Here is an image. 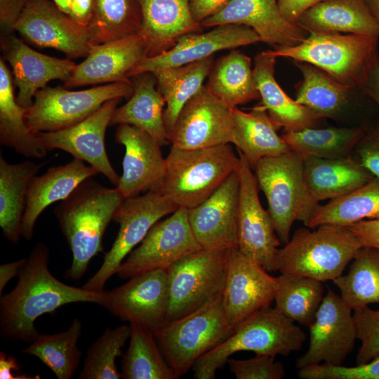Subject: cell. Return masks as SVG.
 <instances>
[{
    "label": "cell",
    "instance_id": "obj_54",
    "mask_svg": "<svg viewBox=\"0 0 379 379\" xmlns=\"http://www.w3.org/2000/svg\"><path fill=\"white\" fill-rule=\"evenodd\" d=\"M21 365L12 354L4 352H0V378L1 379H39V375H30L26 373H18Z\"/></svg>",
    "mask_w": 379,
    "mask_h": 379
},
{
    "label": "cell",
    "instance_id": "obj_28",
    "mask_svg": "<svg viewBox=\"0 0 379 379\" xmlns=\"http://www.w3.org/2000/svg\"><path fill=\"white\" fill-rule=\"evenodd\" d=\"M277 58L270 50L254 57L253 73L262 105L279 129L295 131L314 127L321 118L291 99L277 83L274 77Z\"/></svg>",
    "mask_w": 379,
    "mask_h": 379
},
{
    "label": "cell",
    "instance_id": "obj_19",
    "mask_svg": "<svg viewBox=\"0 0 379 379\" xmlns=\"http://www.w3.org/2000/svg\"><path fill=\"white\" fill-rule=\"evenodd\" d=\"M15 31L32 44L58 50L69 59L87 56L93 46L88 27L50 0H29Z\"/></svg>",
    "mask_w": 379,
    "mask_h": 379
},
{
    "label": "cell",
    "instance_id": "obj_9",
    "mask_svg": "<svg viewBox=\"0 0 379 379\" xmlns=\"http://www.w3.org/2000/svg\"><path fill=\"white\" fill-rule=\"evenodd\" d=\"M133 89V82L107 84L81 91L46 86L35 94L27 110L26 121L36 133L67 128L88 118L108 100L129 98Z\"/></svg>",
    "mask_w": 379,
    "mask_h": 379
},
{
    "label": "cell",
    "instance_id": "obj_10",
    "mask_svg": "<svg viewBox=\"0 0 379 379\" xmlns=\"http://www.w3.org/2000/svg\"><path fill=\"white\" fill-rule=\"evenodd\" d=\"M229 251L200 249L171 265L167 322L180 319L222 293Z\"/></svg>",
    "mask_w": 379,
    "mask_h": 379
},
{
    "label": "cell",
    "instance_id": "obj_12",
    "mask_svg": "<svg viewBox=\"0 0 379 379\" xmlns=\"http://www.w3.org/2000/svg\"><path fill=\"white\" fill-rule=\"evenodd\" d=\"M200 249L189 223L187 208L179 207L149 230L121 262L117 274L121 279H130L155 270H166Z\"/></svg>",
    "mask_w": 379,
    "mask_h": 379
},
{
    "label": "cell",
    "instance_id": "obj_31",
    "mask_svg": "<svg viewBox=\"0 0 379 379\" xmlns=\"http://www.w3.org/2000/svg\"><path fill=\"white\" fill-rule=\"evenodd\" d=\"M234 122V144L251 168L261 159L289 152V146L277 133L279 128L261 104L244 112L232 108Z\"/></svg>",
    "mask_w": 379,
    "mask_h": 379
},
{
    "label": "cell",
    "instance_id": "obj_18",
    "mask_svg": "<svg viewBox=\"0 0 379 379\" xmlns=\"http://www.w3.org/2000/svg\"><path fill=\"white\" fill-rule=\"evenodd\" d=\"M239 175L232 172L204 201L187 208L194 236L202 249L238 248Z\"/></svg>",
    "mask_w": 379,
    "mask_h": 379
},
{
    "label": "cell",
    "instance_id": "obj_1",
    "mask_svg": "<svg viewBox=\"0 0 379 379\" xmlns=\"http://www.w3.org/2000/svg\"><path fill=\"white\" fill-rule=\"evenodd\" d=\"M50 251L43 242L32 249L18 274L15 286L0 298V333L11 341L33 342L39 333L35 321L60 307L77 302L100 305L102 292L67 285L49 269Z\"/></svg>",
    "mask_w": 379,
    "mask_h": 379
},
{
    "label": "cell",
    "instance_id": "obj_6",
    "mask_svg": "<svg viewBox=\"0 0 379 379\" xmlns=\"http://www.w3.org/2000/svg\"><path fill=\"white\" fill-rule=\"evenodd\" d=\"M378 37L310 32L295 46L275 47L276 57L307 62L352 90L361 88L378 54Z\"/></svg>",
    "mask_w": 379,
    "mask_h": 379
},
{
    "label": "cell",
    "instance_id": "obj_50",
    "mask_svg": "<svg viewBox=\"0 0 379 379\" xmlns=\"http://www.w3.org/2000/svg\"><path fill=\"white\" fill-rule=\"evenodd\" d=\"M29 0H0L1 37L13 34Z\"/></svg>",
    "mask_w": 379,
    "mask_h": 379
},
{
    "label": "cell",
    "instance_id": "obj_24",
    "mask_svg": "<svg viewBox=\"0 0 379 379\" xmlns=\"http://www.w3.org/2000/svg\"><path fill=\"white\" fill-rule=\"evenodd\" d=\"M146 58V45L140 34L92 46L86 58L76 65L65 87L112 83L133 84L130 74Z\"/></svg>",
    "mask_w": 379,
    "mask_h": 379
},
{
    "label": "cell",
    "instance_id": "obj_32",
    "mask_svg": "<svg viewBox=\"0 0 379 379\" xmlns=\"http://www.w3.org/2000/svg\"><path fill=\"white\" fill-rule=\"evenodd\" d=\"M27 109L16 101L12 72L0 58V143L27 158L42 159L48 150L27 125Z\"/></svg>",
    "mask_w": 379,
    "mask_h": 379
},
{
    "label": "cell",
    "instance_id": "obj_58",
    "mask_svg": "<svg viewBox=\"0 0 379 379\" xmlns=\"http://www.w3.org/2000/svg\"><path fill=\"white\" fill-rule=\"evenodd\" d=\"M379 25V0H364Z\"/></svg>",
    "mask_w": 379,
    "mask_h": 379
},
{
    "label": "cell",
    "instance_id": "obj_52",
    "mask_svg": "<svg viewBox=\"0 0 379 379\" xmlns=\"http://www.w3.org/2000/svg\"><path fill=\"white\" fill-rule=\"evenodd\" d=\"M324 0H277L279 11L288 22L295 23L307 9Z\"/></svg>",
    "mask_w": 379,
    "mask_h": 379
},
{
    "label": "cell",
    "instance_id": "obj_45",
    "mask_svg": "<svg viewBox=\"0 0 379 379\" xmlns=\"http://www.w3.org/2000/svg\"><path fill=\"white\" fill-rule=\"evenodd\" d=\"M130 325L107 327L89 347L79 379H119L116 360L130 337Z\"/></svg>",
    "mask_w": 379,
    "mask_h": 379
},
{
    "label": "cell",
    "instance_id": "obj_56",
    "mask_svg": "<svg viewBox=\"0 0 379 379\" xmlns=\"http://www.w3.org/2000/svg\"><path fill=\"white\" fill-rule=\"evenodd\" d=\"M361 89L379 105V56L371 65Z\"/></svg>",
    "mask_w": 379,
    "mask_h": 379
},
{
    "label": "cell",
    "instance_id": "obj_16",
    "mask_svg": "<svg viewBox=\"0 0 379 379\" xmlns=\"http://www.w3.org/2000/svg\"><path fill=\"white\" fill-rule=\"evenodd\" d=\"M234 129L232 108L203 86L180 110L168 138L177 148H206L232 143Z\"/></svg>",
    "mask_w": 379,
    "mask_h": 379
},
{
    "label": "cell",
    "instance_id": "obj_2",
    "mask_svg": "<svg viewBox=\"0 0 379 379\" xmlns=\"http://www.w3.org/2000/svg\"><path fill=\"white\" fill-rule=\"evenodd\" d=\"M88 178L54 208L53 213L72 254L65 277L78 282L90 261L103 252L102 239L107 226L124 198Z\"/></svg>",
    "mask_w": 379,
    "mask_h": 379
},
{
    "label": "cell",
    "instance_id": "obj_46",
    "mask_svg": "<svg viewBox=\"0 0 379 379\" xmlns=\"http://www.w3.org/2000/svg\"><path fill=\"white\" fill-rule=\"evenodd\" d=\"M353 316L361 342L356 362L361 365L379 356V310L365 306L353 310Z\"/></svg>",
    "mask_w": 379,
    "mask_h": 379
},
{
    "label": "cell",
    "instance_id": "obj_43",
    "mask_svg": "<svg viewBox=\"0 0 379 379\" xmlns=\"http://www.w3.org/2000/svg\"><path fill=\"white\" fill-rule=\"evenodd\" d=\"M142 19L137 0H95L88 27L93 46L140 34Z\"/></svg>",
    "mask_w": 379,
    "mask_h": 379
},
{
    "label": "cell",
    "instance_id": "obj_17",
    "mask_svg": "<svg viewBox=\"0 0 379 379\" xmlns=\"http://www.w3.org/2000/svg\"><path fill=\"white\" fill-rule=\"evenodd\" d=\"M277 288V277L239 248L229 250L222 295L227 319L234 330L247 318L270 306Z\"/></svg>",
    "mask_w": 379,
    "mask_h": 379
},
{
    "label": "cell",
    "instance_id": "obj_13",
    "mask_svg": "<svg viewBox=\"0 0 379 379\" xmlns=\"http://www.w3.org/2000/svg\"><path fill=\"white\" fill-rule=\"evenodd\" d=\"M310 328V344L295 368L326 364L340 366L357 339L353 310L340 295L328 289Z\"/></svg>",
    "mask_w": 379,
    "mask_h": 379
},
{
    "label": "cell",
    "instance_id": "obj_22",
    "mask_svg": "<svg viewBox=\"0 0 379 379\" xmlns=\"http://www.w3.org/2000/svg\"><path fill=\"white\" fill-rule=\"evenodd\" d=\"M114 140L125 147L123 173L116 187L124 199L156 189L166 168L160 143L147 132L128 124L117 126Z\"/></svg>",
    "mask_w": 379,
    "mask_h": 379
},
{
    "label": "cell",
    "instance_id": "obj_25",
    "mask_svg": "<svg viewBox=\"0 0 379 379\" xmlns=\"http://www.w3.org/2000/svg\"><path fill=\"white\" fill-rule=\"evenodd\" d=\"M3 58L10 64L14 84L18 88L17 102L28 109L38 91L51 80H68L76 64L69 59H61L37 52L15 35L1 37Z\"/></svg>",
    "mask_w": 379,
    "mask_h": 379
},
{
    "label": "cell",
    "instance_id": "obj_14",
    "mask_svg": "<svg viewBox=\"0 0 379 379\" xmlns=\"http://www.w3.org/2000/svg\"><path fill=\"white\" fill-rule=\"evenodd\" d=\"M168 301L166 270H155L105 291L100 306L124 321L138 324L154 333L167 322Z\"/></svg>",
    "mask_w": 379,
    "mask_h": 379
},
{
    "label": "cell",
    "instance_id": "obj_11",
    "mask_svg": "<svg viewBox=\"0 0 379 379\" xmlns=\"http://www.w3.org/2000/svg\"><path fill=\"white\" fill-rule=\"evenodd\" d=\"M178 207L157 190L143 195L125 199L117 208L113 221L119 225L117 236L97 272L82 288L95 292L104 291L107 281L117 274L126 256L138 245L149 230L162 218Z\"/></svg>",
    "mask_w": 379,
    "mask_h": 379
},
{
    "label": "cell",
    "instance_id": "obj_4",
    "mask_svg": "<svg viewBox=\"0 0 379 379\" xmlns=\"http://www.w3.org/2000/svg\"><path fill=\"white\" fill-rule=\"evenodd\" d=\"M361 247L348 227L325 224L313 230L300 227L278 249L275 270L321 282L333 281L343 275Z\"/></svg>",
    "mask_w": 379,
    "mask_h": 379
},
{
    "label": "cell",
    "instance_id": "obj_5",
    "mask_svg": "<svg viewBox=\"0 0 379 379\" xmlns=\"http://www.w3.org/2000/svg\"><path fill=\"white\" fill-rule=\"evenodd\" d=\"M239 166L240 157L230 144L199 149L171 146L164 175L154 190L178 208H190L207 199Z\"/></svg>",
    "mask_w": 379,
    "mask_h": 379
},
{
    "label": "cell",
    "instance_id": "obj_23",
    "mask_svg": "<svg viewBox=\"0 0 379 379\" xmlns=\"http://www.w3.org/2000/svg\"><path fill=\"white\" fill-rule=\"evenodd\" d=\"M227 24L247 26L261 42L274 47L295 46L308 36L307 32L282 16L277 0H232L201 22L206 27Z\"/></svg>",
    "mask_w": 379,
    "mask_h": 379
},
{
    "label": "cell",
    "instance_id": "obj_51",
    "mask_svg": "<svg viewBox=\"0 0 379 379\" xmlns=\"http://www.w3.org/2000/svg\"><path fill=\"white\" fill-rule=\"evenodd\" d=\"M348 227L357 236L363 247L379 250V218L361 220Z\"/></svg>",
    "mask_w": 379,
    "mask_h": 379
},
{
    "label": "cell",
    "instance_id": "obj_44",
    "mask_svg": "<svg viewBox=\"0 0 379 379\" xmlns=\"http://www.w3.org/2000/svg\"><path fill=\"white\" fill-rule=\"evenodd\" d=\"M129 345L121 361V378L175 379L154 333L130 324Z\"/></svg>",
    "mask_w": 379,
    "mask_h": 379
},
{
    "label": "cell",
    "instance_id": "obj_27",
    "mask_svg": "<svg viewBox=\"0 0 379 379\" xmlns=\"http://www.w3.org/2000/svg\"><path fill=\"white\" fill-rule=\"evenodd\" d=\"M98 172L85 162L74 158L71 161L53 166L30 181L22 221V237L27 241L32 239L39 215L52 204L66 199L84 180Z\"/></svg>",
    "mask_w": 379,
    "mask_h": 379
},
{
    "label": "cell",
    "instance_id": "obj_33",
    "mask_svg": "<svg viewBox=\"0 0 379 379\" xmlns=\"http://www.w3.org/2000/svg\"><path fill=\"white\" fill-rule=\"evenodd\" d=\"M133 93L124 105L117 107L110 126L128 124L149 133L161 146L170 143L164 112L165 100L157 86L152 73L136 76Z\"/></svg>",
    "mask_w": 379,
    "mask_h": 379
},
{
    "label": "cell",
    "instance_id": "obj_39",
    "mask_svg": "<svg viewBox=\"0 0 379 379\" xmlns=\"http://www.w3.org/2000/svg\"><path fill=\"white\" fill-rule=\"evenodd\" d=\"M379 218V178L357 190L319 205L305 225L315 228L331 224L348 227L364 220Z\"/></svg>",
    "mask_w": 379,
    "mask_h": 379
},
{
    "label": "cell",
    "instance_id": "obj_30",
    "mask_svg": "<svg viewBox=\"0 0 379 379\" xmlns=\"http://www.w3.org/2000/svg\"><path fill=\"white\" fill-rule=\"evenodd\" d=\"M302 158L307 190L318 202L345 195L374 178L352 156L341 159Z\"/></svg>",
    "mask_w": 379,
    "mask_h": 379
},
{
    "label": "cell",
    "instance_id": "obj_53",
    "mask_svg": "<svg viewBox=\"0 0 379 379\" xmlns=\"http://www.w3.org/2000/svg\"><path fill=\"white\" fill-rule=\"evenodd\" d=\"M232 0H190V8L195 20L199 23L212 16Z\"/></svg>",
    "mask_w": 379,
    "mask_h": 379
},
{
    "label": "cell",
    "instance_id": "obj_42",
    "mask_svg": "<svg viewBox=\"0 0 379 379\" xmlns=\"http://www.w3.org/2000/svg\"><path fill=\"white\" fill-rule=\"evenodd\" d=\"M333 283L352 310L379 304V250L361 247L351 261L348 272Z\"/></svg>",
    "mask_w": 379,
    "mask_h": 379
},
{
    "label": "cell",
    "instance_id": "obj_48",
    "mask_svg": "<svg viewBox=\"0 0 379 379\" xmlns=\"http://www.w3.org/2000/svg\"><path fill=\"white\" fill-rule=\"evenodd\" d=\"M230 371L237 379H281L286 375L284 365L275 357L256 354L248 359H229Z\"/></svg>",
    "mask_w": 379,
    "mask_h": 379
},
{
    "label": "cell",
    "instance_id": "obj_41",
    "mask_svg": "<svg viewBox=\"0 0 379 379\" xmlns=\"http://www.w3.org/2000/svg\"><path fill=\"white\" fill-rule=\"evenodd\" d=\"M277 280L274 307L293 321L309 327L324 298L322 282L287 273H281Z\"/></svg>",
    "mask_w": 379,
    "mask_h": 379
},
{
    "label": "cell",
    "instance_id": "obj_57",
    "mask_svg": "<svg viewBox=\"0 0 379 379\" xmlns=\"http://www.w3.org/2000/svg\"><path fill=\"white\" fill-rule=\"evenodd\" d=\"M27 258H21L15 261L6 262L0 265V294L12 278L17 276L20 268L26 261Z\"/></svg>",
    "mask_w": 379,
    "mask_h": 379
},
{
    "label": "cell",
    "instance_id": "obj_3",
    "mask_svg": "<svg viewBox=\"0 0 379 379\" xmlns=\"http://www.w3.org/2000/svg\"><path fill=\"white\" fill-rule=\"evenodd\" d=\"M306 334L292 319L271 305L258 311L224 340L200 357L192 366L197 379H213L230 357L240 351L288 356L300 350Z\"/></svg>",
    "mask_w": 379,
    "mask_h": 379
},
{
    "label": "cell",
    "instance_id": "obj_20",
    "mask_svg": "<svg viewBox=\"0 0 379 379\" xmlns=\"http://www.w3.org/2000/svg\"><path fill=\"white\" fill-rule=\"evenodd\" d=\"M119 100L116 98L107 101L76 125L55 131L40 132L38 136L48 151L58 149L70 154L74 158L88 163L117 186L120 176L108 158L105 133Z\"/></svg>",
    "mask_w": 379,
    "mask_h": 379
},
{
    "label": "cell",
    "instance_id": "obj_47",
    "mask_svg": "<svg viewBox=\"0 0 379 379\" xmlns=\"http://www.w3.org/2000/svg\"><path fill=\"white\" fill-rule=\"evenodd\" d=\"M302 379H379V356L368 363L347 367L320 364L298 369Z\"/></svg>",
    "mask_w": 379,
    "mask_h": 379
},
{
    "label": "cell",
    "instance_id": "obj_37",
    "mask_svg": "<svg viewBox=\"0 0 379 379\" xmlns=\"http://www.w3.org/2000/svg\"><path fill=\"white\" fill-rule=\"evenodd\" d=\"M293 61L302 75L294 100L321 119L337 117L347 105L353 90L312 65Z\"/></svg>",
    "mask_w": 379,
    "mask_h": 379
},
{
    "label": "cell",
    "instance_id": "obj_38",
    "mask_svg": "<svg viewBox=\"0 0 379 379\" xmlns=\"http://www.w3.org/2000/svg\"><path fill=\"white\" fill-rule=\"evenodd\" d=\"M365 130L360 127H310L284 131L281 137L291 151L302 157L341 159L352 156Z\"/></svg>",
    "mask_w": 379,
    "mask_h": 379
},
{
    "label": "cell",
    "instance_id": "obj_26",
    "mask_svg": "<svg viewBox=\"0 0 379 379\" xmlns=\"http://www.w3.org/2000/svg\"><path fill=\"white\" fill-rule=\"evenodd\" d=\"M137 1L142 19L140 35L147 58L167 51L182 36L202 30L192 13L190 0Z\"/></svg>",
    "mask_w": 379,
    "mask_h": 379
},
{
    "label": "cell",
    "instance_id": "obj_59",
    "mask_svg": "<svg viewBox=\"0 0 379 379\" xmlns=\"http://www.w3.org/2000/svg\"><path fill=\"white\" fill-rule=\"evenodd\" d=\"M72 0H53L58 8L69 15Z\"/></svg>",
    "mask_w": 379,
    "mask_h": 379
},
{
    "label": "cell",
    "instance_id": "obj_8",
    "mask_svg": "<svg viewBox=\"0 0 379 379\" xmlns=\"http://www.w3.org/2000/svg\"><path fill=\"white\" fill-rule=\"evenodd\" d=\"M233 331L220 293L197 310L166 322L154 332V335L176 379L187 373L200 357Z\"/></svg>",
    "mask_w": 379,
    "mask_h": 379
},
{
    "label": "cell",
    "instance_id": "obj_34",
    "mask_svg": "<svg viewBox=\"0 0 379 379\" xmlns=\"http://www.w3.org/2000/svg\"><path fill=\"white\" fill-rule=\"evenodd\" d=\"M43 166L29 160L11 164L0 155V227L4 237L12 244L22 237L28 186Z\"/></svg>",
    "mask_w": 379,
    "mask_h": 379
},
{
    "label": "cell",
    "instance_id": "obj_40",
    "mask_svg": "<svg viewBox=\"0 0 379 379\" xmlns=\"http://www.w3.org/2000/svg\"><path fill=\"white\" fill-rule=\"evenodd\" d=\"M82 328L81 321L75 318L64 331L39 333L22 353L38 358L58 379H69L77 371L82 355L78 347Z\"/></svg>",
    "mask_w": 379,
    "mask_h": 379
},
{
    "label": "cell",
    "instance_id": "obj_29",
    "mask_svg": "<svg viewBox=\"0 0 379 379\" xmlns=\"http://www.w3.org/2000/svg\"><path fill=\"white\" fill-rule=\"evenodd\" d=\"M310 32L346 33L379 37V25L364 0H324L297 20Z\"/></svg>",
    "mask_w": 379,
    "mask_h": 379
},
{
    "label": "cell",
    "instance_id": "obj_35",
    "mask_svg": "<svg viewBox=\"0 0 379 379\" xmlns=\"http://www.w3.org/2000/svg\"><path fill=\"white\" fill-rule=\"evenodd\" d=\"M206 86L231 108L260 98L251 59L237 49L214 62Z\"/></svg>",
    "mask_w": 379,
    "mask_h": 379
},
{
    "label": "cell",
    "instance_id": "obj_49",
    "mask_svg": "<svg viewBox=\"0 0 379 379\" xmlns=\"http://www.w3.org/2000/svg\"><path fill=\"white\" fill-rule=\"evenodd\" d=\"M352 157L374 177L379 178V126L365 130Z\"/></svg>",
    "mask_w": 379,
    "mask_h": 379
},
{
    "label": "cell",
    "instance_id": "obj_36",
    "mask_svg": "<svg viewBox=\"0 0 379 379\" xmlns=\"http://www.w3.org/2000/svg\"><path fill=\"white\" fill-rule=\"evenodd\" d=\"M213 55L184 65L152 72L164 98V119L168 135L185 105L202 88L214 63Z\"/></svg>",
    "mask_w": 379,
    "mask_h": 379
},
{
    "label": "cell",
    "instance_id": "obj_15",
    "mask_svg": "<svg viewBox=\"0 0 379 379\" xmlns=\"http://www.w3.org/2000/svg\"><path fill=\"white\" fill-rule=\"evenodd\" d=\"M239 156L238 248L268 272H274L275 258L281 244L268 211L261 205L253 168L239 151Z\"/></svg>",
    "mask_w": 379,
    "mask_h": 379
},
{
    "label": "cell",
    "instance_id": "obj_55",
    "mask_svg": "<svg viewBox=\"0 0 379 379\" xmlns=\"http://www.w3.org/2000/svg\"><path fill=\"white\" fill-rule=\"evenodd\" d=\"M95 0H72L69 17L77 23L88 27L93 17Z\"/></svg>",
    "mask_w": 379,
    "mask_h": 379
},
{
    "label": "cell",
    "instance_id": "obj_7",
    "mask_svg": "<svg viewBox=\"0 0 379 379\" xmlns=\"http://www.w3.org/2000/svg\"><path fill=\"white\" fill-rule=\"evenodd\" d=\"M253 170L266 197L276 234L285 244L291 238L293 222L301 221L306 225L319 206L305 183L303 158L290 151L260 159Z\"/></svg>",
    "mask_w": 379,
    "mask_h": 379
},
{
    "label": "cell",
    "instance_id": "obj_21",
    "mask_svg": "<svg viewBox=\"0 0 379 379\" xmlns=\"http://www.w3.org/2000/svg\"><path fill=\"white\" fill-rule=\"evenodd\" d=\"M261 42L255 32L245 25L227 24L204 33L182 36L167 51L145 58L131 72L133 77L145 73L178 67L213 56L216 52Z\"/></svg>",
    "mask_w": 379,
    "mask_h": 379
}]
</instances>
